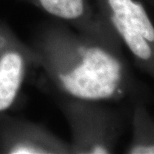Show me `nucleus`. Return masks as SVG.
Wrapping results in <instances>:
<instances>
[{"label": "nucleus", "instance_id": "1", "mask_svg": "<svg viewBox=\"0 0 154 154\" xmlns=\"http://www.w3.org/2000/svg\"><path fill=\"white\" fill-rule=\"evenodd\" d=\"M55 86L74 99L115 101L132 90L122 54L67 24H48L31 48Z\"/></svg>", "mask_w": 154, "mask_h": 154}, {"label": "nucleus", "instance_id": "2", "mask_svg": "<svg viewBox=\"0 0 154 154\" xmlns=\"http://www.w3.org/2000/svg\"><path fill=\"white\" fill-rule=\"evenodd\" d=\"M61 109L71 130V150L76 154L115 151L121 135V117L103 102L65 97Z\"/></svg>", "mask_w": 154, "mask_h": 154}, {"label": "nucleus", "instance_id": "3", "mask_svg": "<svg viewBox=\"0 0 154 154\" xmlns=\"http://www.w3.org/2000/svg\"><path fill=\"white\" fill-rule=\"evenodd\" d=\"M96 9L130 52L136 65L154 80V23L140 0H94Z\"/></svg>", "mask_w": 154, "mask_h": 154}, {"label": "nucleus", "instance_id": "4", "mask_svg": "<svg viewBox=\"0 0 154 154\" xmlns=\"http://www.w3.org/2000/svg\"><path fill=\"white\" fill-rule=\"evenodd\" d=\"M46 14L122 54V44L106 20L89 0H31Z\"/></svg>", "mask_w": 154, "mask_h": 154}, {"label": "nucleus", "instance_id": "5", "mask_svg": "<svg viewBox=\"0 0 154 154\" xmlns=\"http://www.w3.org/2000/svg\"><path fill=\"white\" fill-rule=\"evenodd\" d=\"M0 153L62 154L72 153L64 142L47 129L24 120L4 119L0 122Z\"/></svg>", "mask_w": 154, "mask_h": 154}, {"label": "nucleus", "instance_id": "6", "mask_svg": "<svg viewBox=\"0 0 154 154\" xmlns=\"http://www.w3.org/2000/svg\"><path fill=\"white\" fill-rule=\"evenodd\" d=\"M31 59L36 61L32 49L23 46L10 30L0 24V113L14 104Z\"/></svg>", "mask_w": 154, "mask_h": 154}, {"label": "nucleus", "instance_id": "7", "mask_svg": "<svg viewBox=\"0 0 154 154\" xmlns=\"http://www.w3.org/2000/svg\"><path fill=\"white\" fill-rule=\"evenodd\" d=\"M132 135L126 153L154 154V117L140 99L135 100L131 115Z\"/></svg>", "mask_w": 154, "mask_h": 154}, {"label": "nucleus", "instance_id": "8", "mask_svg": "<svg viewBox=\"0 0 154 154\" xmlns=\"http://www.w3.org/2000/svg\"><path fill=\"white\" fill-rule=\"evenodd\" d=\"M149 1H151V2H154V0H149Z\"/></svg>", "mask_w": 154, "mask_h": 154}]
</instances>
